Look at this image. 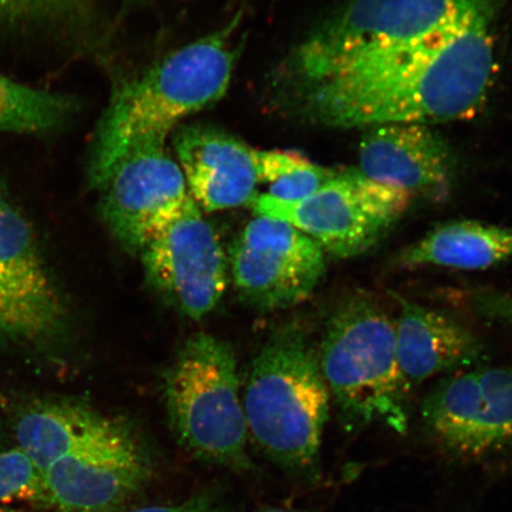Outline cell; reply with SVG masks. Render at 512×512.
Wrapping results in <instances>:
<instances>
[{"mask_svg":"<svg viewBox=\"0 0 512 512\" xmlns=\"http://www.w3.org/2000/svg\"><path fill=\"white\" fill-rule=\"evenodd\" d=\"M494 15H467L322 80L273 92V104L305 123L341 128L466 118L482 105L494 74Z\"/></svg>","mask_w":512,"mask_h":512,"instance_id":"obj_1","label":"cell"},{"mask_svg":"<svg viewBox=\"0 0 512 512\" xmlns=\"http://www.w3.org/2000/svg\"><path fill=\"white\" fill-rule=\"evenodd\" d=\"M240 24L238 14L115 86L89 155L88 181L94 189L131 147L150 138H168L179 121L223 98L238 59L234 37Z\"/></svg>","mask_w":512,"mask_h":512,"instance_id":"obj_2","label":"cell"},{"mask_svg":"<svg viewBox=\"0 0 512 512\" xmlns=\"http://www.w3.org/2000/svg\"><path fill=\"white\" fill-rule=\"evenodd\" d=\"M242 406L248 434L274 463L293 472L316 466L330 393L302 331L277 332L265 344L253 362Z\"/></svg>","mask_w":512,"mask_h":512,"instance_id":"obj_3","label":"cell"},{"mask_svg":"<svg viewBox=\"0 0 512 512\" xmlns=\"http://www.w3.org/2000/svg\"><path fill=\"white\" fill-rule=\"evenodd\" d=\"M318 357L326 387L349 426L407 430L411 388L399 366L395 322L370 294L352 293L337 307Z\"/></svg>","mask_w":512,"mask_h":512,"instance_id":"obj_4","label":"cell"},{"mask_svg":"<svg viewBox=\"0 0 512 512\" xmlns=\"http://www.w3.org/2000/svg\"><path fill=\"white\" fill-rule=\"evenodd\" d=\"M503 0H349L274 70L271 92L322 80L379 51L407 46Z\"/></svg>","mask_w":512,"mask_h":512,"instance_id":"obj_5","label":"cell"},{"mask_svg":"<svg viewBox=\"0 0 512 512\" xmlns=\"http://www.w3.org/2000/svg\"><path fill=\"white\" fill-rule=\"evenodd\" d=\"M172 431L198 458L248 471V428L239 395L234 351L215 336L198 334L179 350L165 375Z\"/></svg>","mask_w":512,"mask_h":512,"instance_id":"obj_6","label":"cell"},{"mask_svg":"<svg viewBox=\"0 0 512 512\" xmlns=\"http://www.w3.org/2000/svg\"><path fill=\"white\" fill-rule=\"evenodd\" d=\"M406 192L363 176L343 171L315 194L298 202L274 200L266 194L255 198L256 215L275 217L292 224L328 253L350 259L375 247L411 203Z\"/></svg>","mask_w":512,"mask_h":512,"instance_id":"obj_7","label":"cell"},{"mask_svg":"<svg viewBox=\"0 0 512 512\" xmlns=\"http://www.w3.org/2000/svg\"><path fill=\"white\" fill-rule=\"evenodd\" d=\"M140 255L150 285L184 316L206 317L226 292V254L190 195Z\"/></svg>","mask_w":512,"mask_h":512,"instance_id":"obj_8","label":"cell"},{"mask_svg":"<svg viewBox=\"0 0 512 512\" xmlns=\"http://www.w3.org/2000/svg\"><path fill=\"white\" fill-rule=\"evenodd\" d=\"M230 270L245 302L287 309L311 296L325 272V253L292 224L258 215L230 248Z\"/></svg>","mask_w":512,"mask_h":512,"instance_id":"obj_9","label":"cell"},{"mask_svg":"<svg viewBox=\"0 0 512 512\" xmlns=\"http://www.w3.org/2000/svg\"><path fill=\"white\" fill-rule=\"evenodd\" d=\"M96 190L106 226L134 254L143 251L189 197L183 172L164 137L131 147Z\"/></svg>","mask_w":512,"mask_h":512,"instance_id":"obj_10","label":"cell"},{"mask_svg":"<svg viewBox=\"0 0 512 512\" xmlns=\"http://www.w3.org/2000/svg\"><path fill=\"white\" fill-rule=\"evenodd\" d=\"M422 420L441 446L466 458L512 448V370L483 368L440 381L422 403Z\"/></svg>","mask_w":512,"mask_h":512,"instance_id":"obj_11","label":"cell"},{"mask_svg":"<svg viewBox=\"0 0 512 512\" xmlns=\"http://www.w3.org/2000/svg\"><path fill=\"white\" fill-rule=\"evenodd\" d=\"M44 475L49 510L118 512L149 483L151 464L124 427L101 443L56 460Z\"/></svg>","mask_w":512,"mask_h":512,"instance_id":"obj_12","label":"cell"},{"mask_svg":"<svg viewBox=\"0 0 512 512\" xmlns=\"http://www.w3.org/2000/svg\"><path fill=\"white\" fill-rule=\"evenodd\" d=\"M0 304L19 342L48 341L64 323L60 294L38 248L34 230L0 187Z\"/></svg>","mask_w":512,"mask_h":512,"instance_id":"obj_13","label":"cell"},{"mask_svg":"<svg viewBox=\"0 0 512 512\" xmlns=\"http://www.w3.org/2000/svg\"><path fill=\"white\" fill-rule=\"evenodd\" d=\"M174 149L189 195L202 210L248 206L259 196L255 150L232 134L203 124L178 127Z\"/></svg>","mask_w":512,"mask_h":512,"instance_id":"obj_14","label":"cell"},{"mask_svg":"<svg viewBox=\"0 0 512 512\" xmlns=\"http://www.w3.org/2000/svg\"><path fill=\"white\" fill-rule=\"evenodd\" d=\"M358 171L409 196L445 195L450 182L446 145L424 124L375 126L363 138Z\"/></svg>","mask_w":512,"mask_h":512,"instance_id":"obj_15","label":"cell"},{"mask_svg":"<svg viewBox=\"0 0 512 512\" xmlns=\"http://www.w3.org/2000/svg\"><path fill=\"white\" fill-rule=\"evenodd\" d=\"M393 296L400 306L395 322L396 352L409 388L447 371L469 367L482 356V343L462 324L399 294Z\"/></svg>","mask_w":512,"mask_h":512,"instance_id":"obj_16","label":"cell"},{"mask_svg":"<svg viewBox=\"0 0 512 512\" xmlns=\"http://www.w3.org/2000/svg\"><path fill=\"white\" fill-rule=\"evenodd\" d=\"M124 427L87 403L69 399L32 401L12 419L17 446L43 471L56 460L101 443Z\"/></svg>","mask_w":512,"mask_h":512,"instance_id":"obj_17","label":"cell"},{"mask_svg":"<svg viewBox=\"0 0 512 512\" xmlns=\"http://www.w3.org/2000/svg\"><path fill=\"white\" fill-rule=\"evenodd\" d=\"M512 259V228L477 221L445 223L403 249L398 267L435 266L485 270Z\"/></svg>","mask_w":512,"mask_h":512,"instance_id":"obj_18","label":"cell"},{"mask_svg":"<svg viewBox=\"0 0 512 512\" xmlns=\"http://www.w3.org/2000/svg\"><path fill=\"white\" fill-rule=\"evenodd\" d=\"M76 110L69 96L22 85L0 74V131L43 133L67 123Z\"/></svg>","mask_w":512,"mask_h":512,"instance_id":"obj_19","label":"cell"},{"mask_svg":"<svg viewBox=\"0 0 512 512\" xmlns=\"http://www.w3.org/2000/svg\"><path fill=\"white\" fill-rule=\"evenodd\" d=\"M95 22L94 0H0V29L78 37L91 31Z\"/></svg>","mask_w":512,"mask_h":512,"instance_id":"obj_20","label":"cell"},{"mask_svg":"<svg viewBox=\"0 0 512 512\" xmlns=\"http://www.w3.org/2000/svg\"><path fill=\"white\" fill-rule=\"evenodd\" d=\"M255 162L260 183L268 184L266 195L283 202L304 200L337 174L297 152L255 150Z\"/></svg>","mask_w":512,"mask_h":512,"instance_id":"obj_21","label":"cell"},{"mask_svg":"<svg viewBox=\"0 0 512 512\" xmlns=\"http://www.w3.org/2000/svg\"><path fill=\"white\" fill-rule=\"evenodd\" d=\"M15 502L48 509L46 475L18 446L0 451V505Z\"/></svg>","mask_w":512,"mask_h":512,"instance_id":"obj_22","label":"cell"},{"mask_svg":"<svg viewBox=\"0 0 512 512\" xmlns=\"http://www.w3.org/2000/svg\"><path fill=\"white\" fill-rule=\"evenodd\" d=\"M118 512H223L219 502L213 496L201 494L185 499L183 502L169 505H151Z\"/></svg>","mask_w":512,"mask_h":512,"instance_id":"obj_23","label":"cell"},{"mask_svg":"<svg viewBox=\"0 0 512 512\" xmlns=\"http://www.w3.org/2000/svg\"><path fill=\"white\" fill-rule=\"evenodd\" d=\"M0 339L19 342L14 323L11 322L2 304H0Z\"/></svg>","mask_w":512,"mask_h":512,"instance_id":"obj_24","label":"cell"},{"mask_svg":"<svg viewBox=\"0 0 512 512\" xmlns=\"http://www.w3.org/2000/svg\"><path fill=\"white\" fill-rule=\"evenodd\" d=\"M488 306L492 307L498 316H502L505 320H508L512 324V297L503 298V300H490Z\"/></svg>","mask_w":512,"mask_h":512,"instance_id":"obj_25","label":"cell"},{"mask_svg":"<svg viewBox=\"0 0 512 512\" xmlns=\"http://www.w3.org/2000/svg\"><path fill=\"white\" fill-rule=\"evenodd\" d=\"M146 0H124L123 12H127L136 8V6L143 5Z\"/></svg>","mask_w":512,"mask_h":512,"instance_id":"obj_26","label":"cell"},{"mask_svg":"<svg viewBox=\"0 0 512 512\" xmlns=\"http://www.w3.org/2000/svg\"><path fill=\"white\" fill-rule=\"evenodd\" d=\"M255 512H299V511L268 507V508H262V509H260L258 511H255Z\"/></svg>","mask_w":512,"mask_h":512,"instance_id":"obj_27","label":"cell"},{"mask_svg":"<svg viewBox=\"0 0 512 512\" xmlns=\"http://www.w3.org/2000/svg\"><path fill=\"white\" fill-rule=\"evenodd\" d=\"M0 512H23L22 510H18L11 507H3V505H0Z\"/></svg>","mask_w":512,"mask_h":512,"instance_id":"obj_28","label":"cell"},{"mask_svg":"<svg viewBox=\"0 0 512 512\" xmlns=\"http://www.w3.org/2000/svg\"><path fill=\"white\" fill-rule=\"evenodd\" d=\"M0 438H2V437H0ZM0 445H2V443H0ZM0 451H2V448H0Z\"/></svg>","mask_w":512,"mask_h":512,"instance_id":"obj_29","label":"cell"}]
</instances>
